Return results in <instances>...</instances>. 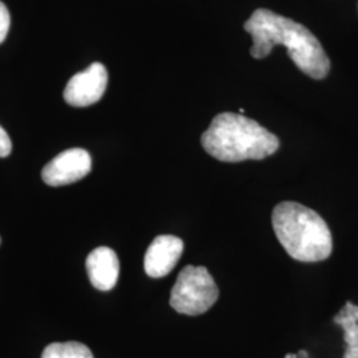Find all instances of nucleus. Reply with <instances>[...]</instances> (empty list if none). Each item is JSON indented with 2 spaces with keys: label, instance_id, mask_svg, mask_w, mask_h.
<instances>
[{
  "label": "nucleus",
  "instance_id": "nucleus-5",
  "mask_svg": "<svg viewBox=\"0 0 358 358\" xmlns=\"http://www.w3.org/2000/svg\"><path fill=\"white\" fill-rule=\"evenodd\" d=\"M108 87V71L101 63H93L72 77L64 90V100L71 106L85 108L99 103Z\"/></svg>",
  "mask_w": 358,
  "mask_h": 358
},
{
  "label": "nucleus",
  "instance_id": "nucleus-12",
  "mask_svg": "<svg viewBox=\"0 0 358 358\" xmlns=\"http://www.w3.org/2000/svg\"><path fill=\"white\" fill-rule=\"evenodd\" d=\"M13 152V142L7 131L0 127V158L8 157Z\"/></svg>",
  "mask_w": 358,
  "mask_h": 358
},
{
  "label": "nucleus",
  "instance_id": "nucleus-6",
  "mask_svg": "<svg viewBox=\"0 0 358 358\" xmlns=\"http://www.w3.org/2000/svg\"><path fill=\"white\" fill-rule=\"evenodd\" d=\"M92 169L90 154L84 149H68L56 155L50 164H47L41 178L53 187L75 183L77 180L87 177Z\"/></svg>",
  "mask_w": 358,
  "mask_h": 358
},
{
  "label": "nucleus",
  "instance_id": "nucleus-8",
  "mask_svg": "<svg viewBox=\"0 0 358 358\" xmlns=\"http://www.w3.org/2000/svg\"><path fill=\"white\" fill-rule=\"evenodd\" d=\"M87 272L90 282L100 291H110L118 280L120 262L112 248L99 247L87 259Z\"/></svg>",
  "mask_w": 358,
  "mask_h": 358
},
{
  "label": "nucleus",
  "instance_id": "nucleus-4",
  "mask_svg": "<svg viewBox=\"0 0 358 358\" xmlns=\"http://www.w3.org/2000/svg\"><path fill=\"white\" fill-rule=\"evenodd\" d=\"M219 289L206 267L186 266L170 294V306L178 313L198 316L217 303Z\"/></svg>",
  "mask_w": 358,
  "mask_h": 358
},
{
  "label": "nucleus",
  "instance_id": "nucleus-13",
  "mask_svg": "<svg viewBox=\"0 0 358 358\" xmlns=\"http://www.w3.org/2000/svg\"><path fill=\"white\" fill-rule=\"evenodd\" d=\"M284 358H309L307 352L306 350H300L299 353L296 355H287Z\"/></svg>",
  "mask_w": 358,
  "mask_h": 358
},
{
  "label": "nucleus",
  "instance_id": "nucleus-2",
  "mask_svg": "<svg viewBox=\"0 0 358 358\" xmlns=\"http://www.w3.org/2000/svg\"><path fill=\"white\" fill-rule=\"evenodd\" d=\"M202 146L222 162L264 159L278 152L279 138L254 120L238 113L215 115L201 137Z\"/></svg>",
  "mask_w": 358,
  "mask_h": 358
},
{
  "label": "nucleus",
  "instance_id": "nucleus-7",
  "mask_svg": "<svg viewBox=\"0 0 358 358\" xmlns=\"http://www.w3.org/2000/svg\"><path fill=\"white\" fill-rule=\"evenodd\" d=\"M185 244L174 235H159L149 245L143 267L150 278H164L177 266Z\"/></svg>",
  "mask_w": 358,
  "mask_h": 358
},
{
  "label": "nucleus",
  "instance_id": "nucleus-11",
  "mask_svg": "<svg viewBox=\"0 0 358 358\" xmlns=\"http://www.w3.org/2000/svg\"><path fill=\"white\" fill-rule=\"evenodd\" d=\"M11 27V16L10 11L7 10L6 4L0 1V44L7 38L8 31Z\"/></svg>",
  "mask_w": 358,
  "mask_h": 358
},
{
  "label": "nucleus",
  "instance_id": "nucleus-1",
  "mask_svg": "<svg viewBox=\"0 0 358 358\" xmlns=\"http://www.w3.org/2000/svg\"><path fill=\"white\" fill-rule=\"evenodd\" d=\"M244 29L252 38V57L264 59L275 45H284L294 65L307 76L321 80L329 73L331 60L319 38L292 19L257 8L244 23Z\"/></svg>",
  "mask_w": 358,
  "mask_h": 358
},
{
  "label": "nucleus",
  "instance_id": "nucleus-10",
  "mask_svg": "<svg viewBox=\"0 0 358 358\" xmlns=\"http://www.w3.org/2000/svg\"><path fill=\"white\" fill-rule=\"evenodd\" d=\"M41 358H93L90 348L81 343H55L47 346Z\"/></svg>",
  "mask_w": 358,
  "mask_h": 358
},
{
  "label": "nucleus",
  "instance_id": "nucleus-9",
  "mask_svg": "<svg viewBox=\"0 0 358 358\" xmlns=\"http://www.w3.org/2000/svg\"><path fill=\"white\" fill-rule=\"evenodd\" d=\"M333 321L344 329L346 349L343 358H358V306L346 301Z\"/></svg>",
  "mask_w": 358,
  "mask_h": 358
},
{
  "label": "nucleus",
  "instance_id": "nucleus-3",
  "mask_svg": "<svg viewBox=\"0 0 358 358\" xmlns=\"http://www.w3.org/2000/svg\"><path fill=\"white\" fill-rule=\"evenodd\" d=\"M272 226L288 255L299 262L316 263L328 259L332 234L322 217L297 202H282L273 208Z\"/></svg>",
  "mask_w": 358,
  "mask_h": 358
}]
</instances>
